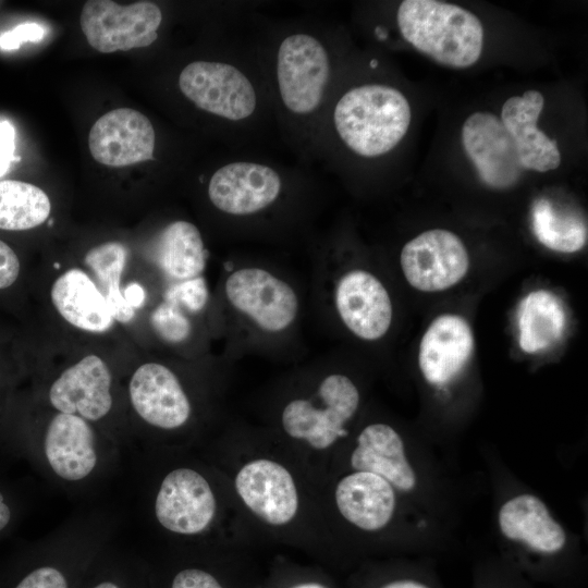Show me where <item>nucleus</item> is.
Masks as SVG:
<instances>
[{
    "instance_id": "3",
    "label": "nucleus",
    "mask_w": 588,
    "mask_h": 588,
    "mask_svg": "<svg viewBox=\"0 0 588 588\" xmlns=\"http://www.w3.org/2000/svg\"><path fill=\"white\" fill-rule=\"evenodd\" d=\"M317 397L320 404L303 399L286 404L282 426L290 437L323 450L347 434L344 426L355 415L360 397L355 383L342 373L327 376Z\"/></svg>"
},
{
    "instance_id": "2",
    "label": "nucleus",
    "mask_w": 588,
    "mask_h": 588,
    "mask_svg": "<svg viewBox=\"0 0 588 588\" xmlns=\"http://www.w3.org/2000/svg\"><path fill=\"white\" fill-rule=\"evenodd\" d=\"M411 107L396 88L381 84L357 86L338 101L333 120L344 144L355 154L373 158L392 150L411 124Z\"/></svg>"
},
{
    "instance_id": "33",
    "label": "nucleus",
    "mask_w": 588,
    "mask_h": 588,
    "mask_svg": "<svg viewBox=\"0 0 588 588\" xmlns=\"http://www.w3.org/2000/svg\"><path fill=\"white\" fill-rule=\"evenodd\" d=\"M45 36V28L34 22H26L0 35V48L3 50L17 49L25 42H38Z\"/></svg>"
},
{
    "instance_id": "12",
    "label": "nucleus",
    "mask_w": 588,
    "mask_h": 588,
    "mask_svg": "<svg viewBox=\"0 0 588 588\" xmlns=\"http://www.w3.org/2000/svg\"><path fill=\"white\" fill-rule=\"evenodd\" d=\"M88 146L94 159L109 167H125L152 158L155 130L149 119L131 108L101 115L91 126Z\"/></svg>"
},
{
    "instance_id": "9",
    "label": "nucleus",
    "mask_w": 588,
    "mask_h": 588,
    "mask_svg": "<svg viewBox=\"0 0 588 588\" xmlns=\"http://www.w3.org/2000/svg\"><path fill=\"white\" fill-rule=\"evenodd\" d=\"M462 143L486 185L505 189L518 182L524 169L500 118L489 112L473 113L462 126Z\"/></svg>"
},
{
    "instance_id": "25",
    "label": "nucleus",
    "mask_w": 588,
    "mask_h": 588,
    "mask_svg": "<svg viewBox=\"0 0 588 588\" xmlns=\"http://www.w3.org/2000/svg\"><path fill=\"white\" fill-rule=\"evenodd\" d=\"M156 261L173 280L199 277L206 266V250L199 230L182 220L167 225L156 244Z\"/></svg>"
},
{
    "instance_id": "39",
    "label": "nucleus",
    "mask_w": 588,
    "mask_h": 588,
    "mask_svg": "<svg viewBox=\"0 0 588 588\" xmlns=\"http://www.w3.org/2000/svg\"><path fill=\"white\" fill-rule=\"evenodd\" d=\"M382 588H429L428 586L412 579H401L387 584Z\"/></svg>"
},
{
    "instance_id": "14",
    "label": "nucleus",
    "mask_w": 588,
    "mask_h": 588,
    "mask_svg": "<svg viewBox=\"0 0 588 588\" xmlns=\"http://www.w3.org/2000/svg\"><path fill=\"white\" fill-rule=\"evenodd\" d=\"M130 400L147 424L166 430L182 427L191 416V403L175 373L158 363H146L133 373Z\"/></svg>"
},
{
    "instance_id": "21",
    "label": "nucleus",
    "mask_w": 588,
    "mask_h": 588,
    "mask_svg": "<svg viewBox=\"0 0 588 588\" xmlns=\"http://www.w3.org/2000/svg\"><path fill=\"white\" fill-rule=\"evenodd\" d=\"M351 466L382 477L401 492H413L417 488V475L407 458L404 442L387 424H371L362 430L351 455Z\"/></svg>"
},
{
    "instance_id": "31",
    "label": "nucleus",
    "mask_w": 588,
    "mask_h": 588,
    "mask_svg": "<svg viewBox=\"0 0 588 588\" xmlns=\"http://www.w3.org/2000/svg\"><path fill=\"white\" fill-rule=\"evenodd\" d=\"M137 568L122 564H107L86 572L78 588H143Z\"/></svg>"
},
{
    "instance_id": "23",
    "label": "nucleus",
    "mask_w": 588,
    "mask_h": 588,
    "mask_svg": "<svg viewBox=\"0 0 588 588\" xmlns=\"http://www.w3.org/2000/svg\"><path fill=\"white\" fill-rule=\"evenodd\" d=\"M50 297L62 318L81 330L105 332L114 322L98 286L81 269L61 274L51 287Z\"/></svg>"
},
{
    "instance_id": "15",
    "label": "nucleus",
    "mask_w": 588,
    "mask_h": 588,
    "mask_svg": "<svg viewBox=\"0 0 588 588\" xmlns=\"http://www.w3.org/2000/svg\"><path fill=\"white\" fill-rule=\"evenodd\" d=\"M111 372L90 354L65 369L51 384L49 402L59 413L78 415L87 421L103 418L112 407Z\"/></svg>"
},
{
    "instance_id": "35",
    "label": "nucleus",
    "mask_w": 588,
    "mask_h": 588,
    "mask_svg": "<svg viewBox=\"0 0 588 588\" xmlns=\"http://www.w3.org/2000/svg\"><path fill=\"white\" fill-rule=\"evenodd\" d=\"M20 270L15 252L0 240V290L11 286L17 280Z\"/></svg>"
},
{
    "instance_id": "34",
    "label": "nucleus",
    "mask_w": 588,
    "mask_h": 588,
    "mask_svg": "<svg viewBox=\"0 0 588 588\" xmlns=\"http://www.w3.org/2000/svg\"><path fill=\"white\" fill-rule=\"evenodd\" d=\"M170 588H223L209 572L199 567H185L174 574Z\"/></svg>"
},
{
    "instance_id": "6",
    "label": "nucleus",
    "mask_w": 588,
    "mask_h": 588,
    "mask_svg": "<svg viewBox=\"0 0 588 588\" xmlns=\"http://www.w3.org/2000/svg\"><path fill=\"white\" fill-rule=\"evenodd\" d=\"M330 74L324 47L307 34L283 39L278 51L277 77L284 106L296 114H308L321 102Z\"/></svg>"
},
{
    "instance_id": "7",
    "label": "nucleus",
    "mask_w": 588,
    "mask_h": 588,
    "mask_svg": "<svg viewBox=\"0 0 588 588\" xmlns=\"http://www.w3.org/2000/svg\"><path fill=\"white\" fill-rule=\"evenodd\" d=\"M400 264L411 286L421 292H440L458 283L469 268V255L462 240L449 230L432 229L408 241Z\"/></svg>"
},
{
    "instance_id": "8",
    "label": "nucleus",
    "mask_w": 588,
    "mask_h": 588,
    "mask_svg": "<svg viewBox=\"0 0 588 588\" xmlns=\"http://www.w3.org/2000/svg\"><path fill=\"white\" fill-rule=\"evenodd\" d=\"M179 86L196 107L228 120L248 118L256 108L257 97L252 83L228 63L192 62L182 70Z\"/></svg>"
},
{
    "instance_id": "4",
    "label": "nucleus",
    "mask_w": 588,
    "mask_h": 588,
    "mask_svg": "<svg viewBox=\"0 0 588 588\" xmlns=\"http://www.w3.org/2000/svg\"><path fill=\"white\" fill-rule=\"evenodd\" d=\"M161 21V10L150 1L121 5L111 0H89L79 17L88 44L102 53L151 45Z\"/></svg>"
},
{
    "instance_id": "1",
    "label": "nucleus",
    "mask_w": 588,
    "mask_h": 588,
    "mask_svg": "<svg viewBox=\"0 0 588 588\" xmlns=\"http://www.w3.org/2000/svg\"><path fill=\"white\" fill-rule=\"evenodd\" d=\"M402 36L439 64L465 69L481 56L483 27L464 8L437 0H404L397 10Z\"/></svg>"
},
{
    "instance_id": "11",
    "label": "nucleus",
    "mask_w": 588,
    "mask_h": 588,
    "mask_svg": "<svg viewBox=\"0 0 588 588\" xmlns=\"http://www.w3.org/2000/svg\"><path fill=\"white\" fill-rule=\"evenodd\" d=\"M334 304L344 326L365 341L381 339L392 322V303L382 282L363 269L344 273L336 283Z\"/></svg>"
},
{
    "instance_id": "24",
    "label": "nucleus",
    "mask_w": 588,
    "mask_h": 588,
    "mask_svg": "<svg viewBox=\"0 0 588 588\" xmlns=\"http://www.w3.org/2000/svg\"><path fill=\"white\" fill-rule=\"evenodd\" d=\"M518 344L525 353H537L563 335L566 314L562 301L548 290L528 293L518 308Z\"/></svg>"
},
{
    "instance_id": "32",
    "label": "nucleus",
    "mask_w": 588,
    "mask_h": 588,
    "mask_svg": "<svg viewBox=\"0 0 588 588\" xmlns=\"http://www.w3.org/2000/svg\"><path fill=\"white\" fill-rule=\"evenodd\" d=\"M207 298L208 290L203 277L174 283L164 294V301L193 313L201 310L207 303Z\"/></svg>"
},
{
    "instance_id": "17",
    "label": "nucleus",
    "mask_w": 588,
    "mask_h": 588,
    "mask_svg": "<svg viewBox=\"0 0 588 588\" xmlns=\"http://www.w3.org/2000/svg\"><path fill=\"white\" fill-rule=\"evenodd\" d=\"M473 351L474 335L467 320L456 314L440 315L421 338L419 369L429 384L443 387L460 375Z\"/></svg>"
},
{
    "instance_id": "19",
    "label": "nucleus",
    "mask_w": 588,
    "mask_h": 588,
    "mask_svg": "<svg viewBox=\"0 0 588 588\" xmlns=\"http://www.w3.org/2000/svg\"><path fill=\"white\" fill-rule=\"evenodd\" d=\"M44 451L52 471L66 481L88 477L97 466L95 433L78 415L59 413L48 424Z\"/></svg>"
},
{
    "instance_id": "40",
    "label": "nucleus",
    "mask_w": 588,
    "mask_h": 588,
    "mask_svg": "<svg viewBox=\"0 0 588 588\" xmlns=\"http://www.w3.org/2000/svg\"><path fill=\"white\" fill-rule=\"evenodd\" d=\"M291 588H327V587L318 583H305V584L293 586Z\"/></svg>"
},
{
    "instance_id": "28",
    "label": "nucleus",
    "mask_w": 588,
    "mask_h": 588,
    "mask_svg": "<svg viewBox=\"0 0 588 588\" xmlns=\"http://www.w3.org/2000/svg\"><path fill=\"white\" fill-rule=\"evenodd\" d=\"M51 204L39 187L16 180L0 181V229L23 231L42 224Z\"/></svg>"
},
{
    "instance_id": "18",
    "label": "nucleus",
    "mask_w": 588,
    "mask_h": 588,
    "mask_svg": "<svg viewBox=\"0 0 588 588\" xmlns=\"http://www.w3.org/2000/svg\"><path fill=\"white\" fill-rule=\"evenodd\" d=\"M543 103L539 91L527 90L505 100L500 118L514 140L523 169L537 172L554 170L561 163L556 142L537 127Z\"/></svg>"
},
{
    "instance_id": "29",
    "label": "nucleus",
    "mask_w": 588,
    "mask_h": 588,
    "mask_svg": "<svg viewBox=\"0 0 588 588\" xmlns=\"http://www.w3.org/2000/svg\"><path fill=\"white\" fill-rule=\"evenodd\" d=\"M87 566L75 560H47L27 569L12 588H78Z\"/></svg>"
},
{
    "instance_id": "22",
    "label": "nucleus",
    "mask_w": 588,
    "mask_h": 588,
    "mask_svg": "<svg viewBox=\"0 0 588 588\" xmlns=\"http://www.w3.org/2000/svg\"><path fill=\"white\" fill-rule=\"evenodd\" d=\"M335 502L341 515L352 525L376 531L392 519L396 494L395 489L382 477L355 470L339 481Z\"/></svg>"
},
{
    "instance_id": "10",
    "label": "nucleus",
    "mask_w": 588,
    "mask_h": 588,
    "mask_svg": "<svg viewBox=\"0 0 588 588\" xmlns=\"http://www.w3.org/2000/svg\"><path fill=\"white\" fill-rule=\"evenodd\" d=\"M215 513L213 492L198 471L176 468L161 481L155 515L163 528L180 535H196L209 526Z\"/></svg>"
},
{
    "instance_id": "38",
    "label": "nucleus",
    "mask_w": 588,
    "mask_h": 588,
    "mask_svg": "<svg viewBox=\"0 0 588 588\" xmlns=\"http://www.w3.org/2000/svg\"><path fill=\"white\" fill-rule=\"evenodd\" d=\"M11 515V510L5 502L3 494L0 492V531L8 526Z\"/></svg>"
},
{
    "instance_id": "20",
    "label": "nucleus",
    "mask_w": 588,
    "mask_h": 588,
    "mask_svg": "<svg viewBox=\"0 0 588 588\" xmlns=\"http://www.w3.org/2000/svg\"><path fill=\"white\" fill-rule=\"evenodd\" d=\"M498 526L506 539L542 554L560 552L567 541L565 529L546 503L530 493L507 499L499 510Z\"/></svg>"
},
{
    "instance_id": "37",
    "label": "nucleus",
    "mask_w": 588,
    "mask_h": 588,
    "mask_svg": "<svg viewBox=\"0 0 588 588\" xmlns=\"http://www.w3.org/2000/svg\"><path fill=\"white\" fill-rule=\"evenodd\" d=\"M124 298L134 309L140 307L145 301V291L138 283H130L124 292Z\"/></svg>"
},
{
    "instance_id": "26",
    "label": "nucleus",
    "mask_w": 588,
    "mask_h": 588,
    "mask_svg": "<svg viewBox=\"0 0 588 588\" xmlns=\"http://www.w3.org/2000/svg\"><path fill=\"white\" fill-rule=\"evenodd\" d=\"M127 259L126 247L119 242H108L89 249L85 265L94 272L98 289L105 297L111 316L122 323L131 321L135 309L124 298L120 289L122 271Z\"/></svg>"
},
{
    "instance_id": "36",
    "label": "nucleus",
    "mask_w": 588,
    "mask_h": 588,
    "mask_svg": "<svg viewBox=\"0 0 588 588\" xmlns=\"http://www.w3.org/2000/svg\"><path fill=\"white\" fill-rule=\"evenodd\" d=\"M15 131L13 125L7 121H0V177L4 175L12 161L20 160L14 157L15 150Z\"/></svg>"
},
{
    "instance_id": "30",
    "label": "nucleus",
    "mask_w": 588,
    "mask_h": 588,
    "mask_svg": "<svg viewBox=\"0 0 588 588\" xmlns=\"http://www.w3.org/2000/svg\"><path fill=\"white\" fill-rule=\"evenodd\" d=\"M150 322L156 333L169 343H180L191 333V322L175 304L164 301L151 314Z\"/></svg>"
},
{
    "instance_id": "16",
    "label": "nucleus",
    "mask_w": 588,
    "mask_h": 588,
    "mask_svg": "<svg viewBox=\"0 0 588 588\" xmlns=\"http://www.w3.org/2000/svg\"><path fill=\"white\" fill-rule=\"evenodd\" d=\"M235 489L246 506L270 525H284L296 514L294 480L277 462L255 460L245 464L235 477Z\"/></svg>"
},
{
    "instance_id": "13",
    "label": "nucleus",
    "mask_w": 588,
    "mask_h": 588,
    "mask_svg": "<svg viewBox=\"0 0 588 588\" xmlns=\"http://www.w3.org/2000/svg\"><path fill=\"white\" fill-rule=\"evenodd\" d=\"M281 192V179L271 168L254 162H232L217 170L208 196L219 210L245 216L270 206Z\"/></svg>"
},
{
    "instance_id": "27",
    "label": "nucleus",
    "mask_w": 588,
    "mask_h": 588,
    "mask_svg": "<svg viewBox=\"0 0 588 588\" xmlns=\"http://www.w3.org/2000/svg\"><path fill=\"white\" fill-rule=\"evenodd\" d=\"M531 230L544 247L564 254L580 250L587 243V225L574 215L556 210L547 198L531 206Z\"/></svg>"
},
{
    "instance_id": "5",
    "label": "nucleus",
    "mask_w": 588,
    "mask_h": 588,
    "mask_svg": "<svg viewBox=\"0 0 588 588\" xmlns=\"http://www.w3.org/2000/svg\"><path fill=\"white\" fill-rule=\"evenodd\" d=\"M224 290L233 308L266 332H282L297 317L299 303L295 291L268 270L237 269L226 278Z\"/></svg>"
}]
</instances>
